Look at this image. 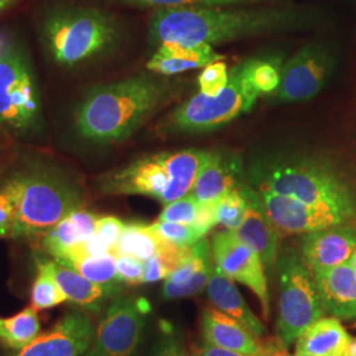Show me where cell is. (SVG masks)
I'll return each instance as SVG.
<instances>
[{"mask_svg": "<svg viewBox=\"0 0 356 356\" xmlns=\"http://www.w3.org/2000/svg\"><path fill=\"white\" fill-rule=\"evenodd\" d=\"M177 91L176 82L151 72L95 86L76 106L74 129L91 143L126 140Z\"/></svg>", "mask_w": 356, "mask_h": 356, "instance_id": "obj_3", "label": "cell"}, {"mask_svg": "<svg viewBox=\"0 0 356 356\" xmlns=\"http://www.w3.org/2000/svg\"><path fill=\"white\" fill-rule=\"evenodd\" d=\"M164 242L157 238L149 225L126 223L115 248V254H128L139 260H148L160 252Z\"/></svg>", "mask_w": 356, "mask_h": 356, "instance_id": "obj_27", "label": "cell"}, {"mask_svg": "<svg viewBox=\"0 0 356 356\" xmlns=\"http://www.w3.org/2000/svg\"><path fill=\"white\" fill-rule=\"evenodd\" d=\"M209 154L189 148L143 156L104 173L95 186L103 195H145L165 206L191 193Z\"/></svg>", "mask_w": 356, "mask_h": 356, "instance_id": "obj_4", "label": "cell"}, {"mask_svg": "<svg viewBox=\"0 0 356 356\" xmlns=\"http://www.w3.org/2000/svg\"><path fill=\"white\" fill-rule=\"evenodd\" d=\"M301 254L313 273L346 264L356 250V229L351 222L302 235Z\"/></svg>", "mask_w": 356, "mask_h": 356, "instance_id": "obj_15", "label": "cell"}, {"mask_svg": "<svg viewBox=\"0 0 356 356\" xmlns=\"http://www.w3.org/2000/svg\"><path fill=\"white\" fill-rule=\"evenodd\" d=\"M95 327L88 312L73 309L51 329L7 356H86Z\"/></svg>", "mask_w": 356, "mask_h": 356, "instance_id": "obj_14", "label": "cell"}, {"mask_svg": "<svg viewBox=\"0 0 356 356\" xmlns=\"http://www.w3.org/2000/svg\"><path fill=\"white\" fill-rule=\"evenodd\" d=\"M261 97L251 79V58L234 66L229 82L218 95L197 92L179 104L163 120L160 131L165 134H201L223 127L252 111Z\"/></svg>", "mask_w": 356, "mask_h": 356, "instance_id": "obj_7", "label": "cell"}, {"mask_svg": "<svg viewBox=\"0 0 356 356\" xmlns=\"http://www.w3.org/2000/svg\"><path fill=\"white\" fill-rule=\"evenodd\" d=\"M151 356H189L182 335L172 325L164 323L153 344Z\"/></svg>", "mask_w": 356, "mask_h": 356, "instance_id": "obj_36", "label": "cell"}, {"mask_svg": "<svg viewBox=\"0 0 356 356\" xmlns=\"http://www.w3.org/2000/svg\"><path fill=\"white\" fill-rule=\"evenodd\" d=\"M15 177L19 184V204L11 238L44 236L65 216L82 207L81 188L57 168L31 166Z\"/></svg>", "mask_w": 356, "mask_h": 356, "instance_id": "obj_6", "label": "cell"}, {"mask_svg": "<svg viewBox=\"0 0 356 356\" xmlns=\"http://www.w3.org/2000/svg\"><path fill=\"white\" fill-rule=\"evenodd\" d=\"M41 330L38 310L28 306L10 318H0V344L11 351H19L33 342Z\"/></svg>", "mask_w": 356, "mask_h": 356, "instance_id": "obj_26", "label": "cell"}, {"mask_svg": "<svg viewBox=\"0 0 356 356\" xmlns=\"http://www.w3.org/2000/svg\"><path fill=\"white\" fill-rule=\"evenodd\" d=\"M149 312L151 305L143 297H115L95 327L86 356H135Z\"/></svg>", "mask_w": 356, "mask_h": 356, "instance_id": "obj_10", "label": "cell"}, {"mask_svg": "<svg viewBox=\"0 0 356 356\" xmlns=\"http://www.w3.org/2000/svg\"><path fill=\"white\" fill-rule=\"evenodd\" d=\"M216 225H218V219H216V201L200 202L193 226L202 234V236H206L211 229L216 227Z\"/></svg>", "mask_w": 356, "mask_h": 356, "instance_id": "obj_40", "label": "cell"}, {"mask_svg": "<svg viewBox=\"0 0 356 356\" xmlns=\"http://www.w3.org/2000/svg\"><path fill=\"white\" fill-rule=\"evenodd\" d=\"M244 184V169L238 154L213 152L201 168L191 194L200 202L216 201Z\"/></svg>", "mask_w": 356, "mask_h": 356, "instance_id": "obj_19", "label": "cell"}, {"mask_svg": "<svg viewBox=\"0 0 356 356\" xmlns=\"http://www.w3.org/2000/svg\"><path fill=\"white\" fill-rule=\"evenodd\" d=\"M206 292L213 305L231 318L239 322L256 338H263L267 332L263 322L257 318L254 312L247 305L242 294L234 285L232 280L225 276L214 264Z\"/></svg>", "mask_w": 356, "mask_h": 356, "instance_id": "obj_23", "label": "cell"}, {"mask_svg": "<svg viewBox=\"0 0 356 356\" xmlns=\"http://www.w3.org/2000/svg\"><path fill=\"white\" fill-rule=\"evenodd\" d=\"M282 60L277 54L256 56L251 58V79L259 92L272 94L280 85Z\"/></svg>", "mask_w": 356, "mask_h": 356, "instance_id": "obj_31", "label": "cell"}, {"mask_svg": "<svg viewBox=\"0 0 356 356\" xmlns=\"http://www.w3.org/2000/svg\"><path fill=\"white\" fill-rule=\"evenodd\" d=\"M63 266L74 269L83 277H86L88 280L97 282V284H116V282L123 284L118 277L116 254H115L74 259V260L63 263Z\"/></svg>", "mask_w": 356, "mask_h": 356, "instance_id": "obj_28", "label": "cell"}, {"mask_svg": "<svg viewBox=\"0 0 356 356\" xmlns=\"http://www.w3.org/2000/svg\"><path fill=\"white\" fill-rule=\"evenodd\" d=\"M222 54L206 44L184 45L164 42L156 47V51L147 63V69L159 76H172L222 61Z\"/></svg>", "mask_w": 356, "mask_h": 356, "instance_id": "obj_22", "label": "cell"}, {"mask_svg": "<svg viewBox=\"0 0 356 356\" xmlns=\"http://www.w3.org/2000/svg\"><path fill=\"white\" fill-rule=\"evenodd\" d=\"M99 216L82 207L65 216L42 238V250L54 260H61L81 243L91 238Z\"/></svg>", "mask_w": 356, "mask_h": 356, "instance_id": "obj_25", "label": "cell"}, {"mask_svg": "<svg viewBox=\"0 0 356 356\" xmlns=\"http://www.w3.org/2000/svg\"><path fill=\"white\" fill-rule=\"evenodd\" d=\"M353 338L335 317H322L296 341L292 356H344Z\"/></svg>", "mask_w": 356, "mask_h": 356, "instance_id": "obj_24", "label": "cell"}, {"mask_svg": "<svg viewBox=\"0 0 356 356\" xmlns=\"http://www.w3.org/2000/svg\"><path fill=\"white\" fill-rule=\"evenodd\" d=\"M337 67V54L327 41H312L304 45L281 69L279 88L273 101L305 102L326 86Z\"/></svg>", "mask_w": 356, "mask_h": 356, "instance_id": "obj_11", "label": "cell"}, {"mask_svg": "<svg viewBox=\"0 0 356 356\" xmlns=\"http://www.w3.org/2000/svg\"><path fill=\"white\" fill-rule=\"evenodd\" d=\"M322 305L338 319L356 318V272L348 263L314 273Z\"/></svg>", "mask_w": 356, "mask_h": 356, "instance_id": "obj_20", "label": "cell"}, {"mask_svg": "<svg viewBox=\"0 0 356 356\" xmlns=\"http://www.w3.org/2000/svg\"><path fill=\"white\" fill-rule=\"evenodd\" d=\"M41 120L36 78L23 49L0 40V126L29 134Z\"/></svg>", "mask_w": 356, "mask_h": 356, "instance_id": "obj_9", "label": "cell"}, {"mask_svg": "<svg viewBox=\"0 0 356 356\" xmlns=\"http://www.w3.org/2000/svg\"><path fill=\"white\" fill-rule=\"evenodd\" d=\"M123 35L114 13L88 6H63L47 13L41 38L53 61L78 67L106 56Z\"/></svg>", "mask_w": 356, "mask_h": 356, "instance_id": "obj_5", "label": "cell"}, {"mask_svg": "<svg viewBox=\"0 0 356 356\" xmlns=\"http://www.w3.org/2000/svg\"><path fill=\"white\" fill-rule=\"evenodd\" d=\"M204 343L222 347L243 354H260L269 344L261 343L239 322L219 309L207 307L202 313Z\"/></svg>", "mask_w": 356, "mask_h": 356, "instance_id": "obj_21", "label": "cell"}, {"mask_svg": "<svg viewBox=\"0 0 356 356\" xmlns=\"http://www.w3.org/2000/svg\"><path fill=\"white\" fill-rule=\"evenodd\" d=\"M244 184L216 201L218 225H222L226 229L236 231L242 225L247 210Z\"/></svg>", "mask_w": 356, "mask_h": 356, "instance_id": "obj_32", "label": "cell"}, {"mask_svg": "<svg viewBox=\"0 0 356 356\" xmlns=\"http://www.w3.org/2000/svg\"><path fill=\"white\" fill-rule=\"evenodd\" d=\"M279 277L277 337L284 348H289L298 337L326 313L319 297L314 273L301 252L282 245L276 261Z\"/></svg>", "mask_w": 356, "mask_h": 356, "instance_id": "obj_8", "label": "cell"}, {"mask_svg": "<svg viewBox=\"0 0 356 356\" xmlns=\"http://www.w3.org/2000/svg\"><path fill=\"white\" fill-rule=\"evenodd\" d=\"M210 245L216 267L229 280L248 286L259 298L263 313L268 318L269 291L267 272L259 254L231 229L216 232Z\"/></svg>", "mask_w": 356, "mask_h": 356, "instance_id": "obj_12", "label": "cell"}, {"mask_svg": "<svg viewBox=\"0 0 356 356\" xmlns=\"http://www.w3.org/2000/svg\"><path fill=\"white\" fill-rule=\"evenodd\" d=\"M19 204V184L13 176L0 188V238L13 236Z\"/></svg>", "mask_w": 356, "mask_h": 356, "instance_id": "obj_34", "label": "cell"}, {"mask_svg": "<svg viewBox=\"0 0 356 356\" xmlns=\"http://www.w3.org/2000/svg\"><path fill=\"white\" fill-rule=\"evenodd\" d=\"M323 13L317 7L286 1L231 7H184L154 10L149 38L154 47L164 42L184 45L226 42L267 35L307 31L319 26Z\"/></svg>", "mask_w": 356, "mask_h": 356, "instance_id": "obj_1", "label": "cell"}, {"mask_svg": "<svg viewBox=\"0 0 356 356\" xmlns=\"http://www.w3.org/2000/svg\"><path fill=\"white\" fill-rule=\"evenodd\" d=\"M229 82V69L227 65L222 61H216L213 64L204 66V70L198 76L200 91L206 95H218L226 88Z\"/></svg>", "mask_w": 356, "mask_h": 356, "instance_id": "obj_37", "label": "cell"}, {"mask_svg": "<svg viewBox=\"0 0 356 356\" xmlns=\"http://www.w3.org/2000/svg\"><path fill=\"white\" fill-rule=\"evenodd\" d=\"M51 273L66 296L67 302L88 313H101L103 305L122 292V284H97L88 280L72 268L65 267L54 259L38 257Z\"/></svg>", "mask_w": 356, "mask_h": 356, "instance_id": "obj_18", "label": "cell"}, {"mask_svg": "<svg viewBox=\"0 0 356 356\" xmlns=\"http://www.w3.org/2000/svg\"><path fill=\"white\" fill-rule=\"evenodd\" d=\"M36 268L38 276L33 282L31 297L32 306L36 310H45L61 305L63 302H67L64 292L61 291V288L51 276V272L41 263L38 257H36Z\"/></svg>", "mask_w": 356, "mask_h": 356, "instance_id": "obj_30", "label": "cell"}, {"mask_svg": "<svg viewBox=\"0 0 356 356\" xmlns=\"http://www.w3.org/2000/svg\"><path fill=\"white\" fill-rule=\"evenodd\" d=\"M213 268L211 245L204 238L188 248L179 264L166 277L163 298H185L202 292L210 280Z\"/></svg>", "mask_w": 356, "mask_h": 356, "instance_id": "obj_17", "label": "cell"}, {"mask_svg": "<svg viewBox=\"0 0 356 356\" xmlns=\"http://www.w3.org/2000/svg\"><path fill=\"white\" fill-rule=\"evenodd\" d=\"M247 178L256 191L266 189L310 204L332 207L354 220L356 184L326 153L286 145L254 153Z\"/></svg>", "mask_w": 356, "mask_h": 356, "instance_id": "obj_2", "label": "cell"}, {"mask_svg": "<svg viewBox=\"0 0 356 356\" xmlns=\"http://www.w3.org/2000/svg\"><path fill=\"white\" fill-rule=\"evenodd\" d=\"M344 356H356V338L351 341V343L348 346V348H347L346 355Z\"/></svg>", "mask_w": 356, "mask_h": 356, "instance_id": "obj_44", "label": "cell"}, {"mask_svg": "<svg viewBox=\"0 0 356 356\" xmlns=\"http://www.w3.org/2000/svg\"><path fill=\"white\" fill-rule=\"evenodd\" d=\"M347 263H348V264L351 266V268L356 272V250L354 251V254H351V257L348 259Z\"/></svg>", "mask_w": 356, "mask_h": 356, "instance_id": "obj_45", "label": "cell"}, {"mask_svg": "<svg viewBox=\"0 0 356 356\" xmlns=\"http://www.w3.org/2000/svg\"><path fill=\"white\" fill-rule=\"evenodd\" d=\"M244 193L247 197V210L242 225L235 234L259 254L266 272L273 275L280 251L281 234L268 216L257 191L244 184Z\"/></svg>", "mask_w": 356, "mask_h": 356, "instance_id": "obj_16", "label": "cell"}, {"mask_svg": "<svg viewBox=\"0 0 356 356\" xmlns=\"http://www.w3.org/2000/svg\"><path fill=\"white\" fill-rule=\"evenodd\" d=\"M149 227L160 241L176 247H189L204 238L193 225L156 220Z\"/></svg>", "mask_w": 356, "mask_h": 356, "instance_id": "obj_33", "label": "cell"}, {"mask_svg": "<svg viewBox=\"0 0 356 356\" xmlns=\"http://www.w3.org/2000/svg\"><path fill=\"white\" fill-rule=\"evenodd\" d=\"M263 356H289L286 354V351H285V348L282 347V346H276V344H272L269 348H268L267 351H266V354Z\"/></svg>", "mask_w": 356, "mask_h": 356, "instance_id": "obj_42", "label": "cell"}, {"mask_svg": "<svg viewBox=\"0 0 356 356\" xmlns=\"http://www.w3.org/2000/svg\"><path fill=\"white\" fill-rule=\"evenodd\" d=\"M116 272L123 284H143L144 261L128 254H116Z\"/></svg>", "mask_w": 356, "mask_h": 356, "instance_id": "obj_38", "label": "cell"}, {"mask_svg": "<svg viewBox=\"0 0 356 356\" xmlns=\"http://www.w3.org/2000/svg\"><path fill=\"white\" fill-rule=\"evenodd\" d=\"M17 0H0V15L11 8Z\"/></svg>", "mask_w": 356, "mask_h": 356, "instance_id": "obj_43", "label": "cell"}, {"mask_svg": "<svg viewBox=\"0 0 356 356\" xmlns=\"http://www.w3.org/2000/svg\"><path fill=\"white\" fill-rule=\"evenodd\" d=\"M110 3L135 8H184V7H231L280 3L286 0H107Z\"/></svg>", "mask_w": 356, "mask_h": 356, "instance_id": "obj_29", "label": "cell"}, {"mask_svg": "<svg viewBox=\"0 0 356 356\" xmlns=\"http://www.w3.org/2000/svg\"><path fill=\"white\" fill-rule=\"evenodd\" d=\"M124 226L126 223L116 216H99L94 235H97L115 254L116 244L119 242Z\"/></svg>", "mask_w": 356, "mask_h": 356, "instance_id": "obj_39", "label": "cell"}, {"mask_svg": "<svg viewBox=\"0 0 356 356\" xmlns=\"http://www.w3.org/2000/svg\"><path fill=\"white\" fill-rule=\"evenodd\" d=\"M269 347H270V344L268 346V348ZM266 351H263L260 354H243V353H236V351H231V350H226L222 347L206 343L194 356H263L266 354Z\"/></svg>", "mask_w": 356, "mask_h": 356, "instance_id": "obj_41", "label": "cell"}, {"mask_svg": "<svg viewBox=\"0 0 356 356\" xmlns=\"http://www.w3.org/2000/svg\"><path fill=\"white\" fill-rule=\"evenodd\" d=\"M198 206H200V201L189 193L188 195L165 204L164 210L161 211L157 220L193 225L197 216Z\"/></svg>", "mask_w": 356, "mask_h": 356, "instance_id": "obj_35", "label": "cell"}, {"mask_svg": "<svg viewBox=\"0 0 356 356\" xmlns=\"http://www.w3.org/2000/svg\"><path fill=\"white\" fill-rule=\"evenodd\" d=\"M268 216L281 235H305L335 225L353 222L343 213L323 204H310L289 195L259 189Z\"/></svg>", "mask_w": 356, "mask_h": 356, "instance_id": "obj_13", "label": "cell"}]
</instances>
